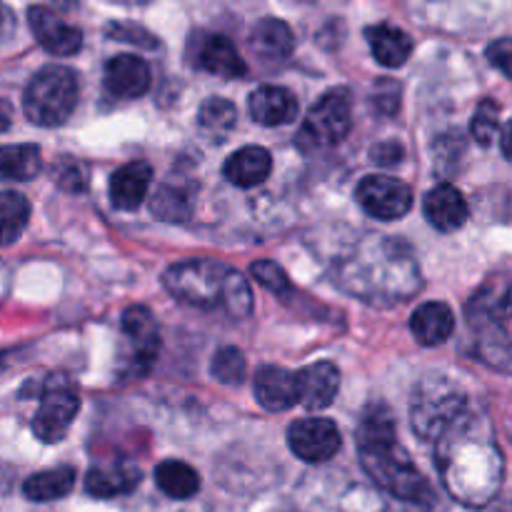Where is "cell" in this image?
I'll return each instance as SVG.
<instances>
[{"label":"cell","instance_id":"484cf974","mask_svg":"<svg viewBox=\"0 0 512 512\" xmlns=\"http://www.w3.org/2000/svg\"><path fill=\"white\" fill-rule=\"evenodd\" d=\"M250 48L265 60H285L295 48V35L288 23L278 18H263L250 33Z\"/></svg>","mask_w":512,"mask_h":512},{"label":"cell","instance_id":"60d3db41","mask_svg":"<svg viewBox=\"0 0 512 512\" xmlns=\"http://www.w3.org/2000/svg\"><path fill=\"white\" fill-rule=\"evenodd\" d=\"M68 180H73L75 190L83 188V175H80V168H73V170L58 168V183L63 185V188H68Z\"/></svg>","mask_w":512,"mask_h":512},{"label":"cell","instance_id":"5b68a950","mask_svg":"<svg viewBox=\"0 0 512 512\" xmlns=\"http://www.w3.org/2000/svg\"><path fill=\"white\" fill-rule=\"evenodd\" d=\"M468 410V398L458 385L448 378H425L413 393L410 423L418 438L438 443Z\"/></svg>","mask_w":512,"mask_h":512},{"label":"cell","instance_id":"e0dca14e","mask_svg":"<svg viewBox=\"0 0 512 512\" xmlns=\"http://www.w3.org/2000/svg\"><path fill=\"white\" fill-rule=\"evenodd\" d=\"M423 210L428 223L440 233H455L468 223V203L455 185L440 183L425 195Z\"/></svg>","mask_w":512,"mask_h":512},{"label":"cell","instance_id":"ab89813d","mask_svg":"<svg viewBox=\"0 0 512 512\" xmlns=\"http://www.w3.org/2000/svg\"><path fill=\"white\" fill-rule=\"evenodd\" d=\"M373 103H375V108L380 110V113L393 115L395 110H398V105H400V90H398V85L393 83V88H390V93H385V90H380V93H375Z\"/></svg>","mask_w":512,"mask_h":512},{"label":"cell","instance_id":"7c38bea8","mask_svg":"<svg viewBox=\"0 0 512 512\" xmlns=\"http://www.w3.org/2000/svg\"><path fill=\"white\" fill-rule=\"evenodd\" d=\"M28 25L35 40L50 55L68 58V55L80 53V48H83V33L78 28H73V25L65 23L58 13L43 8V5H30Z\"/></svg>","mask_w":512,"mask_h":512},{"label":"cell","instance_id":"8fae6325","mask_svg":"<svg viewBox=\"0 0 512 512\" xmlns=\"http://www.w3.org/2000/svg\"><path fill=\"white\" fill-rule=\"evenodd\" d=\"M120 328H123V335L130 345V368L135 375H143L160 348V333L153 313L143 305H130L123 313Z\"/></svg>","mask_w":512,"mask_h":512},{"label":"cell","instance_id":"d4e9b609","mask_svg":"<svg viewBox=\"0 0 512 512\" xmlns=\"http://www.w3.org/2000/svg\"><path fill=\"white\" fill-rule=\"evenodd\" d=\"M410 330L420 345L435 348L453 335L455 315L445 303H425L410 318Z\"/></svg>","mask_w":512,"mask_h":512},{"label":"cell","instance_id":"9a60e30c","mask_svg":"<svg viewBox=\"0 0 512 512\" xmlns=\"http://www.w3.org/2000/svg\"><path fill=\"white\" fill-rule=\"evenodd\" d=\"M140 468L130 460H113V463L95 465L85 475V493L93 498L110 500L120 495H130L140 485Z\"/></svg>","mask_w":512,"mask_h":512},{"label":"cell","instance_id":"b9f144b4","mask_svg":"<svg viewBox=\"0 0 512 512\" xmlns=\"http://www.w3.org/2000/svg\"><path fill=\"white\" fill-rule=\"evenodd\" d=\"M500 150H503L505 158L512 163V120L508 125L503 128V133H500Z\"/></svg>","mask_w":512,"mask_h":512},{"label":"cell","instance_id":"52a82bcc","mask_svg":"<svg viewBox=\"0 0 512 512\" xmlns=\"http://www.w3.org/2000/svg\"><path fill=\"white\" fill-rule=\"evenodd\" d=\"M353 123V105L345 88H333L308 110L305 123L298 133V148L303 153L328 150L343 143Z\"/></svg>","mask_w":512,"mask_h":512},{"label":"cell","instance_id":"44dd1931","mask_svg":"<svg viewBox=\"0 0 512 512\" xmlns=\"http://www.w3.org/2000/svg\"><path fill=\"white\" fill-rule=\"evenodd\" d=\"M195 65L205 73H213L218 78L235 80L245 75V63L235 45L225 35H205L198 45Z\"/></svg>","mask_w":512,"mask_h":512},{"label":"cell","instance_id":"30bf717a","mask_svg":"<svg viewBox=\"0 0 512 512\" xmlns=\"http://www.w3.org/2000/svg\"><path fill=\"white\" fill-rule=\"evenodd\" d=\"M360 208L378 220L405 218L413 208V190L398 178L388 175H368L355 188Z\"/></svg>","mask_w":512,"mask_h":512},{"label":"cell","instance_id":"ba28073f","mask_svg":"<svg viewBox=\"0 0 512 512\" xmlns=\"http://www.w3.org/2000/svg\"><path fill=\"white\" fill-rule=\"evenodd\" d=\"M40 405L33 418V435L45 445H53L68 433L80 410V395L68 375H50L40 385Z\"/></svg>","mask_w":512,"mask_h":512},{"label":"cell","instance_id":"3957f363","mask_svg":"<svg viewBox=\"0 0 512 512\" xmlns=\"http://www.w3.org/2000/svg\"><path fill=\"white\" fill-rule=\"evenodd\" d=\"M358 453L365 473L373 478L380 490L413 505V508H433V485L398 445L393 413L383 403H373L365 408L358 425Z\"/></svg>","mask_w":512,"mask_h":512},{"label":"cell","instance_id":"4dcf8cb0","mask_svg":"<svg viewBox=\"0 0 512 512\" xmlns=\"http://www.w3.org/2000/svg\"><path fill=\"white\" fill-rule=\"evenodd\" d=\"M235 123H238V110H235V105L230 100L213 95V98H208L200 105L198 125L205 133L213 135V138L228 135L235 128Z\"/></svg>","mask_w":512,"mask_h":512},{"label":"cell","instance_id":"6da1fadb","mask_svg":"<svg viewBox=\"0 0 512 512\" xmlns=\"http://www.w3.org/2000/svg\"><path fill=\"white\" fill-rule=\"evenodd\" d=\"M435 465L445 490L465 508H485L500 493L505 460L483 415L468 413L438 440Z\"/></svg>","mask_w":512,"mask_h":512},{"label":"cell","instance_id":"603a6c76","mask_svg":"<svg viewBox=\"0 0 512 512\" xmlns=\"http://www.w3.org/2000/svg\"><path fill=\"white\" fill-rule=\"evenodd\" d=\"M273 170V158L265 148L260 145H248V148H240L225 160L223 173L238 188H255V185L263 183L265 178Z\"/></svg>","mask_w":512,"mask_h":512},{"label":"cell","instance_id":"f1b7e54d","mask_svg":"<svg viewBox=\"0 0 512 512\" xmlns=\"http://www.w3.org/2000/svg\"><path fill=\"white\" fill-rule=\"evenodd\" d=\"M75 488V470L73 468H53L43 473L30 475L23 483V495L30 503H53V500L65 498Z\"/></svg>","mask_w":512,"mask_h":512},{"label":"cell","instance_id":"2e32d148","mask_svg":"<svg viewBox=\"0 0 512 512\" xmlns=\"http://www.w3.org/2000/svg\"><path fill=\"white\" fill-rule=\"evenodd\" d=\"M105 88L123 100L140 98L150 88V68L140 55H115L105 63Z\"/></svg>","mask_w":512,"mask_h":512},{"label":"cell","instance_id":"277c9868","mask_svg":"<svg viewBox=\"0 0 512 512\" xmlns=\"http://www.w3.org/2000/svg\"><path fill=\"white\" fill-rule=\"evenodd\" d=\"M78 75L65 65H45L30 78L23 93L25 118L40 128L63 125L78 105Z\"/></svg>","mask_w":512,"mask_h":512},{"label":"cell","instance_id":"f546056e","mask_svg":"<svg viewBox=\"0 0 512 512\" xmlns=\"http://www.w3.org/2000/svg\"><path fill=\"white\" fill-rule=\"evenodd\" d=\"M40 148L38 145H5L0 153V170L5 180H33L40 173Z\"/></svg>","mask_w":512,"mask_h":512},{"label":"cell","instance_id":"8d00e7d4","mask_svg":"<svg viewBox=\"0 0 512 512\" xmlns=\"http://www.w3.org/2000/svg\"><path fill=\"white\" fill-rule=\"evenodd\" d=\"M108 38L123 40V43L140 45V48H148V50L158 48V40H155L153 35L148 33V30L140 28V25H133V23H110L108 25Z\"/></svg>","mask_w":512,"mask_h":512},{"label":"cell","instance_id":"d6a6232c","mask_svg":"<svg viewBox=\"0 0 512 512\" xmlns=\"http://www.w3.org/2000/svg\"><path fill=\"white\" fill-rule=\"evenodd\" d=\"M210 373L223 385H240L245 380V355L238 348H220L213 355Z\"/></svg>","mask_w":512,"mask_h":512},{"label":"cell","instance_id":"ac0fdd59","mask_svg":"<svg viewBox=\"0 0 512 512\" xmlns=\"http://www.w3.org/2000/svg\"><path fill=\"white\" fill-rule=\"evenodd\" d=\"M473 353L488 368L512 375V338L503 323H470Z\"/></svg>","mask_w":512,"mask_h":512},{"label":"cell","instance_id":"7402d4cb","mask_svg":"<svg viewBox=\"0 0 512 512\" xmlns=\"http://www.w3.org/2000/svg\"><path fill=\"white\" fill-rule=\"evenodd\" d=\"M150 180H153V170L148 163H135L123 165L115 170L110 178V200L118 210H138L140 203L148 198Z\"/></svg>","mask_w":512,"mask_h":512},{"label":"cell","instance_id":"836d02e7","mask_svg":"<svg viewBox=\"0 0 512 512\" xmlns=\"http://www.w3.org/2000/svg\"><path fill=\"white\" fill-rule=\"evenodd\" d=\"M223 308L228 310L233 318H248V315L253 313V293H250L248 278L240 275L238 270H230Z\"/></svg>","mask_w":512,"mask_h":512},{"label":"cell","instance_id":"74e56055","mask_svg":"<svg viewBox=\"0 0 512 512\" xmlns=\"http://www.w3.org/2000/svg\"><path fill=\"white\" fill-rule=\"evenodd\" d=\"M485 55H488L493 68H498L505 78L512 80V38H500L490 43Z\"/></svg>","mask_w":512,"mask_h":512},{"label":"cell","instance_id":"d590c367","mask_svg":"<svg viewBox=\"0 0 512 512\" xmlns=\"http://www.w3.org/2000/svg\"><path fill=\"white\" fill-rule=\"evenodd\" d=\"M250 275L255 278V283H260L265 290L278 295V298H288V293L293 290L285 270L280 265H275L273 260H258V263H253L250 265Z\"/></svg>","mask_w":512,"mask_h":512},{"label":"cell","instance_id":"7a4b0ae2","mask_svg":"<svg viewBox=\"0 0 512 512\" xmlns=\"http://www.w3.org/2000/svg\"><path fill=\"white\" fill-rule=\"evenodd\" d=\"M335 283L345 293L373 305L410 300L420 288V268L403 240L368 235L348 255L335 260Z\"/></svg>","mask_w":512,"mask_h":512},{"label":"cell","instance_id":"7bdbcfd3","mask_svg":"<svg viewBox=\"0 0 512 512\" xmlns=\"http://www.w3.org/2000/svg\"><path fill=\"white\" fill-rule=\"evenodd\" d=\"M50 3L60 10H73L75 5H78V0H50Z\"/></svg>","mask_w":512,"mask_h":512},{"label":"cell","instance_id":"cb8c5ba5","mask_svg":"<svg viewBox=\"0 0 512 512\" xmlns=\"http://www.w3.org/2000/svg\"><path fill=\"white\" fill-rule=\"evenodd\" d=\"M365 38L373 50V58L385 68H400V65L408 63L410 53H413V38L395 25H370L365 30Z\"/></svg>","mask_w":512,"mask_h":512},{"label":"cell","instance_id":"e575fe53","mask_svg":"<svg viewBox=\"0 0 512 512\" xmlns=\"http://www.w3.org/2000/svg\"><path fill=\"white\" fill-rule=\"evenodd\" d=\"M470 130H473V138L478 140L480 145H490L495 140L500 130V105L495 100H483L478 105L473 115V123H470Z\"/></svg>","mask_w":512,"mask_h":512},{"label":"cell","instance_id":"ee69618b","mask_svg":"<svg viewBox=\"0 0 512 512\" xmlns=\"http://www.w3.org/2000/svg\"><path fill=\"white\" fill-rule=\"evenodd\" d=\"M120 3H145V0H120Z\"/></svg>","mask_w":512,"mask_h":512},{"label":"cell","instance_id":"f35d334b","mask_svg":"<svg viewBox=\"0 0 512 512\" xmlns=\"http://www.w3.org/2000/svg\"><path fill=\"white\" fill-rule=\"evenodd\" d=\"M370 155H373V163L395 165L403 160V148H400L398 143H383V145H375Z\"/></svg>","mask_w":512,"mask_h":512},{"label":"cell","instance_id":"ffe728a7","mask_svg":"<svg viewBox=\"0 0 512 512\" xmlns=\"http://www.w3.org/2000/svg\"><path fill=\"white\" fill-rule=\"evenodd\" d=\"M300 378V403L308 410H325L333 405L340 390V370L333 363H313L298 373Z\"/></svg>","mask_w":512,"mask_h":512},{"label":"cell","instance_id":"1f68e13d","mask_svg":"<svg viewBox=\"0 0 512 512\" xmlns=\"http://www.w3.org/2000/svg\"><path fill=\"white\" fill-rule=\"evenodd\" d=\"M0 210H3V243L13 245L20 238L30 218V205L25 195L5 190L0 195Z\"/></svg>","mask_w":512,"mask_h":512},{"label":"cell","instance_id":"4316f807","mask_svg":"<svg viewBox=\"0 0 512 512\" xmlns=\"http://www.w3.org/2000/svg\"><path fill=\"white\" fill-rule=\"evenodd\" d=\"M193 195L195 185L170 180V183L160 185L150 198V213L165 223H185L193 213Z\"/></svg>","mask_w":512,"mask_h":512},{"label":"cell","instance_id":"4fadbf2b","mask_svg":"<svg viewBox=\"0 0 512 512\" xmlns=\"http://www.w3.org/2000/svg\"><path fill=\"white\" fill-rule=\"evenodd\" d=\"M255 400L263 405L268 413H285L293 405L300 403V378L298 373L278 368V365H265L255 373Z\"/></svg>","mask_w":512,"mask_h":512},{"label":"cell","instance_id":"5bb4252c","mask_svg":"<svg viewBox=\"0 0 512 512\" xmlns=\"http://www.w3.org/2000/svg\"><path fill=\"white\" fill-rule=\"evenodd\" d=\"M512 318V275H493L468 303L470 323H505Z\"/></svg>","mask_w":512,"mask_h":512},{"label":"cell","instance_id":"9c48e42d","mask_svg":"<svg viewBox=\"0 0 512 512\" xmlns=\"http://www.w3.org/2000/svg\"><path fill=\"white\" fill-rule=\"evenodd\" d=\"M288 445L295 458L303 463L320 465L333 460L343 448V438L333 420L328 418H305L295 420L288 428Z\"/></svg>","mask_w":512,"mask_h":512},{"label":"cell","instance_id":"83f0119b","mask_svg":"<svg viewBox=\"0 0 512 512\" xmlns=\"http://www.w3.org/2000/svg\"><path fill=\"white\" fill-rule=\"evenodd\" d=\"M155 485L173 500H190L200 493V475L180 460H165L155 468Z\"/></svg>","mask_w":512,"mask_h":512},{"label":"cell","instance_id":"8992f818","mask_svg":"<svg viewBox=\"0 0 512 512\" xmlns=\"http://www.w3.org/2000/svg\"><path fill=\"white\" fill-rule=\"evenodd\" d=\"M230 270L233 268L213 258H193L170 265L163 275V285L180 303L210 310L225 303Z\"/></svg>","mask_w":512,"mask_h":512},{"label":"cell","instance_id":"d6986e66","mask_svg":"<svg viewBox=\"0 0 512 512\" xmlns=\"http://www.w3.org/2000/svg\"><path fill=\"white\" fill-rule=\"evenodd\" d=\"M248 110L255 123L273 128V125H288L298 118V100L288 88L263 85L250 95Z\"/></svg>","mask_w":512,"mask_h":512}]
</instances>
